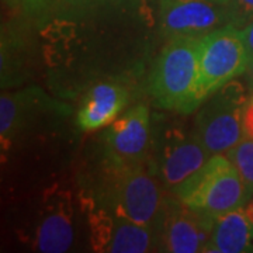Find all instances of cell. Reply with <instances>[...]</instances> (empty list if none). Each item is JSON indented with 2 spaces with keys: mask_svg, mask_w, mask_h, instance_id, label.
<instances>
[{
  "mask_svg": "<svg viewBox=\"0 0 253 253\" xmlns=\"http://www.w3.org/2000/svg\"><path fill=\"white\" fill-rule=\"evenodd\" d=\"M155 163H116L106 161L100 186L101 203L111 214L158 231L168 197Z\"/></svg>",
  "mask_w": 253,
  "mask_h": 253,
  "instance_id": "cell-1",
  "label": "cell"
},
{
  "mask_svg": "<svg viewBox=\"0 0 253 253\" xmlns=\"http://www.w3.org/2000/svg\"><path fill=\"white\" fill-rule=\"evenodd\" d=\"M200 38H170L154 65L149 90L155 101L168 110H197Z\"/></svg>",
  "mask_w": 253,
  "mask_h": 253,
  "instance_id": "cell-2",
  "label": "cell"
},
{
  "mask_svg": "<svg viewBox=\"0 0 253 253\" xmlns=\"http://www.w3.org/2000/svg\"><path fill=\"white\" fill-rule=\"evenodd\" d=\"M174 196L215 218L242 207L249 200L244 181L225 154L212 155L199 172L176 190Z\"/></svg>",
  "mask_w": 253,
  "mask_h": 253,
  "instance_id": "cell-3",
  "label": "cell"
},
{
  "mask_svg": "<svg viewBox=\"0 0 253 253\" xmlns=\"http://www.w3.org/2000/svg\"><path fill=\"white\" fill-rule=\"evenodd\" d=\"M246 100L242 86L232 81L197 107L193 134L211 155L225 154L245 138L242 116Z\"/></svg>",
  "mask_w": 253,
  "mask_h": 253,
  "instance_id": "cell-4",
  "label": "cell"
},
{
  "mask_svg": "<svg viewBox=\"0 0 253 253\" xmlns=\"http://www.w3.org/2000/svg\"><path fill=\"white\" fill-rule=\"evenodd\" d=\"M249 55L241 30L226 24L200 38L199 106L226 83L248 71Z\"/></svg>",
  "mask_w": 253,
  "mask_h": 253,
  "instance_id": "cell-5",
  "label": "cell"
},
{
  "mask_svg": "<svg viewBox=\"0 0 253 253\" xmlns=\"http://www.w3.org/2000/svg\"><path fill=\"white\" fill-rule=\"evenodd\" d=\"M215 217L190 207L169 194L159 226V252H206Z\"/></svg>",
  "mask_w": 253,
  "mask_h": 253,
  "instance_id": "cell-6",
  "label": "cell"
},
{
  "mask_svg": "<svg viewBox=\"0 0 253 253\" xmlns=\"http://www.w3.org/2000/svg\"><path fill=\"white\" fill-rule=\"evenodd\" d=\"M162 36L201 38L229 24V11L214 0H159Z\"/></svg>",
  "mask_w": 253,
  "mask_h": 253,
  "instance_id": "cell-7",
  "label": "cell"
},
{
  "mask_svg": "<svg viewBox=\"0 0 253 253\" xmlns=\"http://www.w3.org/2000/svg\"><path fill=\"white\" fill-rule=\"evenodd\" d=\"M151 146V116L145 104H138L114 120L106 132V161L136 163L148 161Z\"/></svg>",
  "mask_w": 253,
  "mask_h": 253,
  "instance_id": "cell-8",
  "label": "cell"
},
{
  "mask_svg": "<svg viewBox=\"0 0 253 253\" xmlns=\"http://www.w3.org/2000/svg\"><path fill=\"white\" fill-rule=\"evenodd\" d=\"M212 155L191 134L174 135L163 145L156 158L155 169L168 193L174 194L181 184L210 161Z\"/></svg>",
  "mask_w": 253,
  "mask_h": 253,
  "instance_id": "cell-9",
  "label": "cell"
},
{
  "mask_svg": "<svg viewBox=\"0 0 253 253\" xmlns=\"http://www.w3.org/2000/svg\"><path fill=\"white\" fill-rule=\"evenodd\" d=\"M114 215V214H113ZM94 251L113 253L159 252V234L154 228L129 219L109 215L101 229Z\"/></svg>",
  "mask_w": 253,
  "mask_h": 253,
  "instance_id": "cell-10",
  "label": "cell"
},
{
  "mask_svg": "<svg viewBox=\"0 0 253 253\" xmlns=\"http://www.w3.org/2000/svg\"><path fill=\"white\" fill-rule=\"evenodd\" d=\"M128 103V91L117 83H99L87 91L78 111V126L94 131L117 120Z\"/></svg>",
  "mask_w": 253,
  "mask_h": 253,
  "instance_id": "cell-11",
  "label": "cell"
},
{
  "mask_svg": "<svg viewBox=\"0 0 253 253\" xmlns=\"http://www.w3.org/2000/svg\"><path fill=\"white\" fill-rule=\"evenodd\" d=\"M253 229L239 207L215 218L206 253L252 252Z\"/></svg>",
  "mask_w": 253,
  "mask_h": 253,
  "instance_id": "cell-12",
  "label": "cell"
},
{
  "mask_svg": "<svg viewBox=\"0 0 253 253\" xmlns=\"http://www.w3.org/2000/svg\"><path fill=\"white\" fill-rule=\"evenodd\" d=\"M42 93L26 89L14 93H3L0 97V135L3 148H9L13 138L27 124L28 116L40 104Z\"/></svg>",
  "mask_w": 253,
  "mask_h": 253,
  "instance_id": "cell-13",
  "label": "cell"
},
{
  "mask_svg": "<svg viewBox=\"0 0 253 253\" xmlns=\"http://www.w3.org/2000/svg\"><path fill=\"white\" fill-rule=\"evenodd\" d=\"M72 210L62 201L42 219L37 234V249L44 253H62L72 246Z\"/></svg>",
  "mask_w": 253,
  "mask_h": 253,
  "instance_id": "cell-14",
  "label": "cell"
},
{
  "mask_svg": "<svg viewBox=\"0 0 253 253\" xmlns=\"http://www.w3.org/2000/svg\"><path fill=\"white\" fill-rule=\"evenodd\" d=\"M225 155L239 173L249 199L253 197V138L245 136Z\"/></svg>",
  "mask_w": 253,
  "mask_h": 253,
  "instance_id": "cell-15",
  "label": "cell"
},
{
  "mask_svg": "<svg viewBox=\"0 0 253 253\" xmlns=\"http://www.w3.org/2000/svg\"><path fill=\"white\" fill-rule=\"evenodd\" d=\"M101 0H48L45 17H81Z\"/></svg>",
  "mask_w": 253,
  "mask_h": 253,
  "instance_id": "cell-16",
  "label": "cell"
},
{
  "mask_svg": "<svg viewBox=\"0 0 253 253\" xmlns=\"http://www.w3.org/2000/svg\"><path fill=\"white\" fill-rule=\"evenodd\" d=\"M4 6L24 17H45L48 0H3Z\"/></svg>",
  "mask_w": 253,
  "mask_h": 253,
  "instance_id": "cell-17",
  "label": "cell"
},
{
  "mask_svg": "<svg viewBox=\"0 0 253 253\" xmlns=\"http://www.w3.org/2000/svg\"><path fill=\"white\" fill-rule=\"evenodd\" d=\"M229 24L239 30L253 20V0H229Z\"/></svg>",
  "mask_w": 253,
  "mask_h": 253,
  "instance_id": "cell-18",
  "label": "cell"
},
{
  "mask_svg": "<svg viewBox=\"0 0 253 253\" xmlns=\"http://www.w3.org/2000/svg\"><path fill=\"white\" fill-rule=\"evenodd\" d=\"M242 123H244L245 136L253 138V91L245 103Z\"/></svg>",
  "mask_w": 253,
  "mask_h": 253,
  "instance_id": "cell-19",
  "label": "cell"
},
{
  "mask_svg": "<svg viewBox=\"0 0 253 253\" xmlns=\"http://www.w3.org/2000/svg\"><path fill=\"white\" fill-rule=\"evenodd\" d=\"M241 34H242V38H244L245 46H246V51H248V55H249V59L252 61L253 59V20L249 21L246 26L241 28Z\"/></svg>",
  "mask_w": 253,
  "mask_h": 253,
  "instance_id": "cell-20",
  "label": "cell"
},
{
  "mask_svg": "<svg viewBox=\"0 0 253 253\" xmlns=\"http://www.w3.org/2000/svg\"><path fill=\"white\" fill-rule=\"evenodd\" d=\"M242 208H244L245 217L249 221V224H251V226H252L253 229V197H251V199L248 200L244 206H242Z\"/></svg>",
  "mask_w": 253,
  "mask_h": 253,
  "instance_id": "cell-21",
  "label": "cell"
},
{
  "mask_svg": "<svg viewBox=\"0 0 253 253\" xmlns=\"http://www.w3.org/2000/svg\"><path fill=\"white\" fill-rule=\"evenodd\" d=\"M246 73H248V76H249V81L252 82V84H253V59L249 62V66H248V71H246Z\"/></svg>",
  "mask_w": 253,
  "mask_h": 253,
  "instance_id": "cell-22",
  "label": "cell"
},
{
  "mask_svg": "<svg viewBox=\"0 0 253 253\" xmlns=\"http://www.w3.org/2000/svg\"><path fill=\"white\" fill-rule=\"evenodd\" d=\"M214 1H217V3H222V4H228L229 3V0H214Z\"/></svg>",
  "mask_w": 253,
  "mask_h": 253,
  "instance_id": "cell-23",
  "label": "cell"
}]
</instances>
